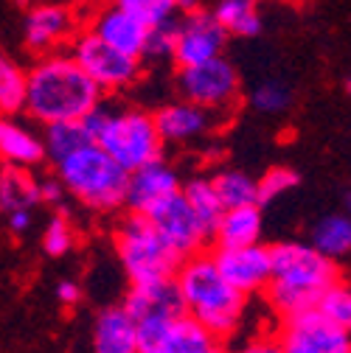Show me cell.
<instances>
[{"label":"cell","instance_id":"14","mask_svg":"<svg viewBox=\"0 0 351 353\" xmlns=\"http://www.w3.org/2000/svg\"><path fill=\"white\" fill-rule=\"evenodd\" d=\"M219 275H222L239 294L253 297L267 289L270 281V250L256 241L245 247H214L211 252Z\"/></svg>","mask_w":351,"mask_h":353},{"label":"cell","instance_id":"10","mask_svg":"<svg viewBox=\"0 0 351 353\" xmlns=\"http://www.w3.org/2000/svg\"><path fill=\"white\" fill-rule=\"evenodd\" d=\"M276 339L287 353H351L348 328L329 323L315 308L284 314Z\"/></svg>","mask_w":351,"mask_h":353},{"label":"cell","instance_id":"5","mask_svg":"<svg viewBox=\"0 0 351 353\" xmlns=\"http://www.w3.org/2000/svg\"><path fill=\"white\" fill-rule=\"evenodd\" d=\"M57 180L62 183L65 194L73 196L79 205L96 213H118L124 210V191H126V174L104 149L93 141H87L59 163Z\"/></svg>","mask_w":351,"mask_h":353},{"label":"cell","instance_id":"32","mask_svg":"<svg viewBox=\"0 0 351 353\" xmlns=\"http://www.w3.org/2000/svg\"><path fill=\"white\" fill-rule=\"evenodd\" d=\"M76 241H79V236H76V228L70 222V216L54 213L48 219L46 230H42V250H46L51 258H62L76 247Z\"/></svg>","mask_w":351,"mask_h":353},{"label":"cell","instance_id":"29","mask_svg":"<svg viewBox=\"0 0 351 353\" xmlns=\"http://www.w3.org/2000/svg\"><path fill=\"white\" fill-rule=\"evenodd\" d=\"M312 308H315L321 317H326L329 323H334L340 328H348L351 325V289H348V283L340 281V278L334 283H329L318 294V300H315Z\"/></svg>","mask_w":351,"mask_h":353},{"label":"cell","instance_id":"12","mask_svg":"<svg viewBox=\"0 0 351 353\" xmlns=\"http://www.w3.org/2000/svg\"><path fill=\"white\" fill-rule=\"evenodd\" d=\"M225 46H228V34L214 20L211 12L197 9L174 20L171 62L178 68H189V65L208 62L214 57H222Z\"/></svg>","mask_w":351,"mask_h":353},{"label":"cell","instance_id":"26","mask_svg":"<svg viewBox=\"0 0 351 353\" xmlns=\"http://www.w3.org/2000/svg\"><path fill=\"white\" fill-rule=\"evenodd\" d=\"M211 185L222 202V208H239V205H258L256 199V180L239 168H225L216 176H211Z\"/></svg>","mask_w":351,"mask_h":353},{"label":"cell","instance_id":"16","mask_svg":"<svg viewBox=\"0 0 351 353\" xmlns=\"http://www.w3.org/2000/svg\"><path fill=\"white\" fill-rule=\"evenodd\" d=\"M180 174L169 165L163 157L138 165L126 174V191H124V210L126 213H149L160 199L180 191Z\"/></svg>","mask_w":351,"mask_h":353},{"label":"cell","instance_id":"39","mask_svg":"<svg viewBox=\"0 0 351 353\" xmlns=\"http://www.w3.org/2000/svg\"><path fill=\"white\" fill-rule=\"evenodd\" d=\"M26 3H42V0H26Z\"/></svg>","mask_w":351,"mask_h":353},{"label":"cell","instance_id":"38","mask_svg":"<svg viewBox=\"0 0 351 353\" xmlns=\"http://www.w3.org/2000/svg\"><path fill=\"white\" fill-rule=\"evenodd\" d=\"M174 3H178V12L180 14H189V12L202 9V0H174Z\"/></svg>","mask_w":351,"mask_h":353},{"label":"cell","instance_id":"36","mask_svg":"<svg viewBox=\"0 0 351 353\" xmlns=\"http://www.w3.org/2000/svg\"><path fill=\"white\" fill-rule=\"evenodd\" d=\"M31 219H34V210H6V228L15 236H23L31 228Z\"/></svg>","mask_w":351,"mask_h":353},{"label":"cell","instance_id":"17","mask_svg":"<svg viewBox=\"0 0 351 353\" xmlns=\"http://www.w3.org/2000/svg\"><path fill=\"white\" fill-rule=\"evenodd\" d=\"M155 118V126H158V135L163 141V146L169 143H194V141H202L205 135L219 126V112H211L194 101H169L163 104L158 112H152Z\"/></svg>","mask_w":351,"mask_h":353},{"label":"cell","instance_id":"1","mask_svg":"<svg viewBox=\"0 0 351 353\" xmlns=\"http://www.w3.org/2000/svg\"><path fill=\"white\" fill-rule=\"evenodd\" d=\"M102 99L104 93L79 68L68 48L34 57V65L26 70L23 112L39 126L59 121H82Z\"/></svg>","mask_w":351,"mask_h":353},{"label":"cell","instance_id":"21","mask_svg":"<svg viewBox=\"0 0 351 353\" xmlns=\"http://www.w3.org/2000/svg\"><path fill=\"white\" fill-rule=\"evenodd\" d=\"M261 230H265V219H261V208L253 202L225 208L211 230V239L216 241V247H245L261 241Z\"/></svg>","mask_w":351,"mask_h":353},{"label":"cell","instance_id":"22","mask_svg":"<svg viewBox=\"0 0 351 353\" xmlns=\"http://www.w3.org/2000/svg\"><path fill=\"white\" fill-rule=\"evenodd\" d=\"M39 205V180L28 168L0 165V210H34Z\"/></svg>","mask_w":351,"mask_h":353},{"label":"cell","instance_id":"2","mask_svg":"<svg viewBox=\"0 0 351 353\" xmlns=\"http://www.w3.org/2000/svg\"><path fill=\"white\" fill-rule=\"evenodd\" d=\"M174 286L180 292L183 312L197 320L216 342H222L239 331L245 323L247 300L219 275L211 252L200 250L186 255L174 270Z\"/></svg>","mask_w":351,"mask_h":353},{"label":"cell","instance_id":"19","mask_svg":"<svg viewBox=\"0 0 351 353\" xmlns=\"http://www.w3.org/2000/svg\"><path fill=\"white\" fill-rule=\"evenodd\" d=\"M121 305L126 308V314L135 320V325L183 314V300H180V292L171 278L155 281V283H129V292Z\"/></svg>","mask_w":351,"mask_h":353},{"label":"cell","instance_id":"15","mask_svg":"<svg viewBox=\"0 0 351 353\" xmlns=\"http://www.w3.org/2000/svg\"><path fill=\"white\" fill-rule=\"evenodd\" d=\"M84 28H91L96 37H102L107 46L118 48L121 54L135 57V59L144 62V54H146V46H149L152 28L144 26L138 17H133L129 12L118 9L115 3H110V0L91 12V17H87Z\"/></svg>","mask_w":351,"mask_h":353},{"label":"cell","instance_id":"31","mask_svg":"<svg viewBox=\"0 0 351 353\" xmlns=\"http://www.w3.org/2000/svg\"><path fill=\"white\" fill-rule=\"evenodd\" d=\"M250 104L261 115H281L292 104V87L281 79H265L250 90Z\"/></svg>","mask_w":351,"mask_h":353},{"label":"cell","instance_id":"27","mask_svg":"<svg viewBox=\"0 0 351 353\" xmlns=\"http://www.w3.org/2000/svg\"><path fill=\"white\" fill-rule=\"evenodd\" d=\"M26 101V68L12 57L0 54V115L23 112Z\"/></svg>","mask_w":351,"mask_h":353},{"label":"cell","instance_id":"35","mask_svg":"<svg viewBox=\"0 0 351 353\" xmlns=\"http://www.w3.org/2000/svg\"><path fill=\"white\" fill-rule=\"evenodd\" d=\"M236 353H287V350L278 345V339H276V336H258V339L245 342Z\"/></svg>","mask_w":351,"mask_h":353},{"label":"cell","instance_id":"24","mask_svg":"<svg viewBox=\"0 0 351 353\" xmlns=\"http://www.w3.org/2000/svg\"><path fill=\"white\" fill-rule=\"evenodd\" d=\"M312 247L332 261H340L351 250V219L345 213H329L312 230Z\"/></svg>","mask_w":351,"mask_h":353},{"label":"cell","instance_id":"33","mask_svg":"<svg viewBox=\"0 0 351 353\" xmlns=\"http://www.w3.org/2000/svg\"><path fill=\"white\" fill-rule=\"evenodd\" d=\"M298 183H301L298 171H292V168H287V165H276V168L265 171V176H261V180H256V199H258V205L273 202V199H278L281 194L292 191Z\"/></svg>","mask_w":351,"mask_h":353},{"label":"cell","instance_id":"23","mask_svg":"<svg viewBox=\"0 0 351 353\" xmlns=\"http://www.w3.org/2000/svg\"><path fill=\"white\" fill-rule=\"evenodd\" d=\"M214 20L225 28L228 37L250 39L261 31V6L258 0H216L211 9Z\"/></svg>","mask_w":351,"mask_h":353},{"label":"cell","instance_id":"9","mask_svg":"<svg viewBox=\"0 0 351 353\" xmlns=\"http://www.w3.org/2000/svg\"><path fill=\"white\" fill-rule=\"evenodd\" d=\"M79 28H82V14L73 3L42 0V3H28L23 39L31 57H42V54L65 51Z\"/></svg>","mask_w":351,"mask_h":353},{"label":"cell","instance_id":"37","mask_svg":"<svg viewBox=\"0 0 351 353\" xmlns=\"http://www.w3.org/2000/svg\"><path fill=\"white\" fill-rule=\"evenodd\" d=\"M57 300H59L62 305H68V308L79 305V303H82V286H79L76 281H59V283H57Z\"/></svg>","mask_w":351,"mask_h":353},{"label":"cell","instance_id":"4","mask_svg":"<svg viewBox=\"0 0 351 353\" xmlns=\"http://www.w3.org/2000/svg\"><path fill=\"white\" fill-rule=\"evenodd\" d=\"M91 141L104 149L124 171H133L163 157V141L152 112L129 107V104H107L104 99L82 118Z\"/></svg>","mask_w":351,"mask_h":353},{"label":"cell","instance_id":"6","mask_svg":"<svg viewBox=\"0 0 351 353\" xmlns=\"http://www.w3.org/2000/svg\"><path fill=\"white\" fill-rule=\"evenodd\" d=\"M115 255L129 283H155L174 278L183 261L141 213H126L115 228Z\"/></svg>","mask_w":351,"mask_h":353},{"label":"cell","instance_id":"18","mask_svg":"<svg viewBox=\"0 0 351 353\" xmlns=\"http://www.w3.org/2000/svg\"><path fill=\"white\" fill-rule=\"evenodd\" d=\"M46 163V146L34 121L17 115H0V165L9 168H39Z\"/></svg>","mask_w":351,"mask_h":353},{"label":"cell","instance_id":"11","mask_svg":"<svg viewBox=\"0 0 351 353\" xmlns=\"http://www.w3.org/2000/svg\"><path fill=\"white\" fill-rule=\"evenodd\" d=\"M144 216L149 219V225L160 233V239L180 258L205 250V244L211 241V230L205 228L202 219L191 210V205L186 202L183 191L169 194L166 199H160Z\"/></svg>","mask_w":351,"mask_h":353},{"label":"cell","instance_id":"13","mask_svg":"<svg viewBox=\"0 0 351 353\" xmlns=\"http://www.w3.org/2000/svg\"><path fill=\"white\" fill-rule=\"evenodd\" d=\"M219 342L186 312L138 325V353H211Z\"/></svg>","mask_w":351,"mask_h":353},{"label":"cell","instance_id":"3","mask_svg":"<svg viewBox=\"0 0 351 353\" xmlns=\"http://www.w3.org/2000/svg\"><path fill=\"white\" fill-rule=\"evenodd\" d=\"M267 250H270V281L265 294L281 317L301 312V308H312L318 294L340 278L337 261L326 258L312 244L278 241Z\"/></svg>","mask_w":351,"mask_h":353},{"label":"cell","instance_id":"28","mask_svg":"<svg viewBox=\"0 0 351 353\" xmlns=\"http://www.w3.org/2000/svg\"><path fill=\"white\" fill-rule=\"evenodd\" d=\"M180 191H183L186 202L191 205V210L205 222V228L214 230L219 213H222L225 208H222V202H219L211 180H205V176H194V180H189L186 185H180Z\"/></svg>","mask_w":351,"mask_h":353},{"label":"cell","instance_id":"30","mask_svg":"<svg viewBox=\"0 0 351 353\" xmlns=\"http://www.w3.org/2000/svg\"><path fill=\"white\" fill-rule=\"evenodd\" d=\"M110 3H115L118 9H124L133 17H138L149 28L169 26V23H174L180 17L178 3H174V0H110Z\"/></svg>","mask_w":351,"mask_h":353},{"label":"cell","instance_id":"25","mask_svg":"<svg viewBox=\"0 0 351 353\" xmlns=\"http://www.w3.org/2000/svg\"><path fill=\"white\" fill-rule=\"evenodd\" d=\"M42 146H46V160L48 163H59L62 157H68L70 152H76L79 146H84L91 141L87 129L82 126V121H59V123H48L42 126Z\"/></svg>","mask_w":351,"mask_h":353},{"label":"cell","instance_id":"34","mask_svg":"<svg viewBox=\"0 0 351 353\" xmlns=\"http://www.w3.org/2000/svg\"><path fill=\"white\" fill-rule=\"evenodd\" d=\"M65 188L62 183L57 180V174L54 176H46V180H39V202H48V205H62L65 202Z\"/></svg>","mask_w":351,"mask_h":353},{"label":"cell","instance_id":"8","mask_svg":"<svg viewBox=\"0 0 351 353\" xmlns=\"http://www.w3.org/2000/svg\"><path fill=\"white\" fill-rule=\"evenodd\" d=\"M178 93L186 101H194L211 112L222 115L225 110H234L242 99V79L231 59L214 57L200 65L178 68Z\"/></svg>","mask_w":351,"mask_h":353},{"label":"cell","instance_id":"7","mask_svg":"<svg viewBox=\"0 0 351 353\" xmlns=\"http://www.w3.org/2000/svg\"><path fill=\"white\" fill-rule=\"evenodd\" d=\"M68 54L79 62V68L93 79V84L104 96L124 93L129 87H135L144 73V62L135 57H126L118 48L107 46L102 37H96L91 28H79L76 37L70 39Z\"/></svg>","mask_w":351,"mask_h":353},{"label":"cell","instance_id":"20","mask_svg":"<svg viewBox=\"0 0 351 353\" xmlns=\"http://www.w3.org/2000/svg\"><path fill=\"white\" fill-rule=\"evenodd\" d=\"M93 353H138V325L124 305H107L96 317Z\"/></svg>","mask_w":351,"mask_h":353}]
</instances>
